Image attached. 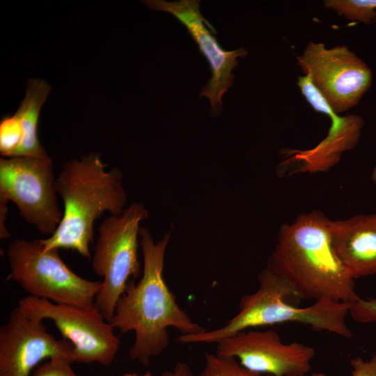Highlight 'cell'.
<instances>
[{
  "mask_svg": "<svg viewBox=\"0 0 376 376\" xmlns=\"http://www.w3.org/2000/svg\"><path fill=\"white\" fill-rule=\"evenodd\" d=\"M139 239L143 258L142 276L137 282L131 279L127 283L109 322L121 334L134 332L130 357L147 366L152 357L168 347V328L178 330L181 335L199 334L206 329L193 322L180 307L164 280L170 234L155 242L148 229L143 227L140 228Z\"/></svg>",
  "mask_w": 376,
  "mask_h": 376,
  "instance_id": "6da1fadb",
  "label": "cell"
},
{
  "mask_svg": "<svg viewBox=\"0 0 376 376\" xmlns=\"http://www.w3.org/2000/svg\"><path fill=\"white\" fill-rule=\"evenodd\" d=\"M330 221L314 210L283 225L267 268L285 279L301 300L352 304L360 297L334 247Z\"/></svg>",
  "mask_w": 376,
  "mask_h": 376,
  "instance_id": "7a4b0ae2",
  "label": "cell"
},
{
  "mask_svg": "<svg viewBox=\"0 0 376 376\" xmlns=\"http://www.w3.org/2000/svg\"><path fill=\"white\" fill-rule=\"evenodd\" d=\"M97 152H90L64 162L56 177L57 194L64 210L54 233L41 239L44 250L69 249L91 259L94 222L104 212L119 215L125 210L127 195L122 171H107Z\"/></svg>",
  "mask_w": 376,
  "mask_h": 376,
  "instance_id": "3957f363",
  "label": "cell"
},
{
  "mask_svg": "<svg viewBox=\"0 0 376 376\" xmlns=\"http://www.w3.org/2000/svg\"><path fill=\"white\" fill-rule=\"evenodd\" d=\"M258 280V290L242 296L238 313L225 325L199 334L180 335L176 340L188 344L217 343L248 329L288 322L301 323L345 338L352 336L345 321L351 304L318 300L301 308L296 306L301 299L282 276L266 267L259 274Z\"/></svg>",
  "mask_w": 376,
  "mask_h": 376,
  "instance_id": "277c9868",
  "label": "cell"
},
{
  "mask_svg": "<svg viewBox=\"0 0 376 376\" xmlns=\"http://www.w3.org/2000/svg\"><path fill=\"white\" fill-rule=\"evenodd\" d=\"M6 256L10 267L6 280L17 283L29 295L86 309L95 307L102 281L75 274L62 260L58 249L44 250L41 239L16 238L8 244Z\"/></svg>",
  "mask_w": 376,
  "mask_h": 376,
  "instance_id": "5b68a950",
  "label": "cell"
},
{
  "mask_svg": "<svg viewBox=\"0 0 376 376\" xmlns=\"http://www.w3.org/2000/svg\"><path fill=\"white\" fill-rule=\"evenodd\" d=\"M148 217L142 203H133L120 214L106 218L98 228L91 260L94 273L103 281L95 307L108 322L127 283L139 276L138 237L140 224Z\"/></svg>",
  "mask_w": 376,
  "mask_h": 376,
  "instance_id": "8992f818",
  "label": "cell"
},
{
  "mask_svg": "<svg viewBox=\"0 0 376 376\" xmlns=\"http://www.w3.org/2000/svg\"><path fill=\"white\" fill-rule=\"evenodd\" d=\"M53 163L49 157L19 156L0 159V237H10L6 227L7 204L42 234L52 235L63 218L57 201Z\"/></svg>",
  "mask_w": 376,
  "mask_h": 376,
  "instance_id": "52a82bcc",
  "label": "cell"
},
{
  "mask_svg": "<svg viewBox=\"0 0 376 376\" xmlns=\"http://www.w3.org/2000/svg\"><path fill=\"white\" fill-rule=\"evenodd\" d=\"M297 63L336 114L357 105L373 83L371 69L346 45L310 41Z\"/></svg>",
  "mask_w": 376,
  "mask_h": 376,
  "instance_id": "ba28073f",
  "label": "cell"
},
{
  "mask_svg": "<svg viewBox=\"0 0 376 376\" xmlns=\"http://www.w3.org/2000/svg\"><path fill=\"white\" fill-rule=\"evenodd\" d=\"M17 306L30 317L52 320L63 338L73 345L74 362L109 366L114 361L120 340L95 307L86 309L31 295L19 299Z\"/></svg>",
  "mask_w": 376,
  "mask_h": 376,
  "instance_id": "9c48e42d",
  "label": "cell"
},
{
  "mask_svg": "<svg viewBox=\"0 0 376 376\" xmlns=\"http://www.w3.org/2000/svg\"><path fill=\"white\" fill-rule=\"evenodd\" d=\"M216 354L235 358L245 368L273 376H305L315 350L301 343H284L273 330H247L217 343Z\"/></svg>",
  "mask_w": 376,
  "mask_h": 376,
  "instance_id": "30bf717a",
  "label": "cell"
},
{
  "mask_svg": "<svg viewBox=\"0 0 376 376\" xmlns=\"http://www.w3.org/2000/svg\"><path fill=\"white\" fill-rule=\"evenodd\" d=\"M143 3L150 9L171 13L186 27L199 52L208 62L212 73L199 97L209 99L211 116L220 114L223 109L222 96L233 84L235 76L232 72L238 65V58L246 56L247 50L240 47L226 51L219 45L217 38L212 35L215 30L201 15V1L146 0Z\"/></svg>",
  "mask_w": 376,
  "mask_h": 376,
  "instance_id": "8fae6325",
  "label": "cell"
},
{
  "mask_svg": "<svg viewBox=\"0 0 376 376\" xmlns=\"http://www.w3.org/2000/svg\"><path fill=\"white\" fill-rule=\"evenodd\" d=\"M75 347L66 339L49 334L43 320L30 317L17 306L0 328V376H29L44 359L70 358Z\"/></svg>",
  "mask_w": 376,
  "mask_h": 376,
  "instance_id": "7c38bea8",
  "label": "cell"
},
{
  "mask_svg": "<svg viewBox=\"0 0 376 376\" xmlns=\"http://www.w3.org/2000/svg\"><path fill=\"white\" fill-rule=\"evenodd\" d=\"M331 118L327 136L315 146L306 150H285L282 166L298 165L299 172H326L336 165L343 152L353 149L359 143L363 119L357 114H336Z\"/></svg>",
  "mask_w": 376,
  "mask_h": 376,
  "instance_id": "4fadbf2b",
  "label": "cell"
},
{
  "mask_svg": "<svg viewBox=\"0 0 376 376\" xmlns=\"http://www.w3.org/2000/svg\"><path fill=\"white\" fill-rule=\"evenodd\" d=\"M335 251L355 279L376 274V214L331 220Z\"/></svg>",
  "mask_w": 376,
  "mask_h": 376,
  "instance_id": "5bb4252c",
  "label": "cell"
},
{
  "mask_svg": "<svg viewBox=\"0 0 376 376\" xmlns=\"http://www.w3.org/2000/svg\"><path fill=\"white\" fill-rule=\"evenodd\" d=\"M50 89L42 79H31L28 81L25 97L15 113L19 120L23 136L14 157H49L38 139V122L40 108Z\"/></svg>",
  "mask_w": 376,
  "mask_h": 376,
  "instance_id": "9a60e30c",
  "label": "cell"
},
{
  "mask_svg": "<svg viewBox=\"0 0 376 376\" xmlns=\"http://www.w3.org/2000/svg\"><path fill=\"white\" fill-rule=\"evenodd\" d=\"M323 6L352 22H376V0H324Z\"/></svg>",
  "mask_w": 376,
  "mask_h": 376,
  "instance_id": "2e32d148",
  "label": "cell"
},
{
  "mask_svg": "<svg viewBox=\"0 0 376 376\" xmlns=\"http://www.w3.org/2000/svg\"><path fill=\"white\" fill-rule=\"evenodd\" d=\"M198 376H273L251 371L235 358L207 354L205 366Z\"/></svg>",
  "mask_w": 376,
  "mask_h": 376,
  "instance_id": "e0dca14e",
  "label": "cell"
},
{
  "mask_svg": "<svg viewBox=\"0 0 376 376\" xmlns=\"http://www.w3.org/2000/svg\"><path fill=\"white\" fill-rule=\"evenodd\" d=\"M22 130L14 114L2 119L0 124V152L4 157H14L22 141Z\"/></svg>",
  "mask_w": 376,
  "mask_h": 376,
  "instance_id": "ac0fdd59",
  "label": "cell"
},
{
  "mask_svg": "<svg viewBox=\"0 0 376 376\" xmlns=\"http://www.w3.org/2000/svg\"><path fill=\"white\" fill-rule=\"evenodd\" d=\"M297 85L306 102L314 111L329 118L336 114L318 90L313 86L308 77L305 75L298 77Z\"/></svg>",
  "mask_w": 376,
  "mask_h": 376,
  "instance_id": "d6986e66",
  "label": "cell"
},
{
  "mask_svg": "<svg viewBox=\"0 0 376 376\" xmlns=\"http://www.w3.org/2000/svg\"><path fill=\"white\" fill-rule=\"evenodd\" d=\"M72 363L68 357L56 356L34 368L33 376H79L71 368Z\"/></svg>",
  "mask_w": 376,
  "mask_h": 376,
  "instance_id": "ffe728a7",
  "label": "cell"
},
{
  "mask_svg": "<svg viewBox=\"0 0 376 376\" xmlns=\"http://www.w3.org/2000/svg\"><path fill=\"white\" fill-rule=\"evenodd\" d=\"M349 313L358 322H376V299L359 298L351 304Z\"/></svg>",
  "mask_w": 376,
  "mask_h": 376,
  "instance_id": "44dd1931",
  "label": "cell"
},
{
  "mask_svg": "<svg viewBox=\"0 0 376 376\" xmlns=\"http://www.w3.org/2000/svg\"><path fill=\"white\" fill-rule=\"evenodd\" d=\"M353 368L352 376H376V354L370 360L356 357L350 361ZM311 376H327L324 373H313Z\"/></svg>",
  "mask_w": 376,
  "mask_h": 376,
  "instance_id": "7402d4cb",
  "label": "cell"
},
{
  "mask_svg": "<svg viewBox=\"0 0 376 376\" xmlns=\"http://www.w3.org/2000/svg\"><path fill=\"white\" fill-rule=\"evenodd\" d=\"M162 376H194L189 365L183 361L175 363L172 370H167Z\"/></svg>",
  "mask_w": 376,
  "mask_h": 376,
  "instance_id": "603a6c76",
  "label": "cell"
},
{
  "mask_svg": "<svg viewBox=\"0 0 376 376\" xmlns=\"http://www.w3.org/2000/svg\"><path fill=\"white\" fill-rule=\"evenodd\" d=\"M122 376H152L150 372H146L143 375H139L135 373H126Z\"/></svg>",
  "mask_w": 376,
  "mask_h": 376,
  "instance_id": "cb8c5ba5",
  "label": "cell"
},
{
  "mask_svg": "<svg viewBox=\"0 0 376 376\" xmlns=\"http://www.w3.org/2000/svg\"><path fill=\"white\" fill-rule=\"evenodd\" d=\"M371 178L373 181L376 184V164L373 169Z\"/></svg>",
  "mask_w": 376,
  "mask_h": 376,
  "instance_id": "d4e9b609",
  "label": "cell"
}]
</instances>
